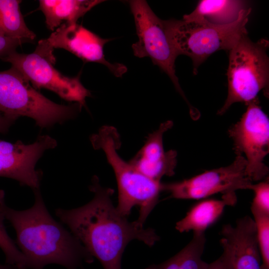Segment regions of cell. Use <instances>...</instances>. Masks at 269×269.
<instances>
[{
  "label": "cell",
  "instance_id": "obj_19",
  "mask_svg": "<svg viewBox=\"0 0 269 269\" xmlns=\"http://www.w3.org/2000/svg\"><path fill=\"white\" fill-rule=\"evenodd\" d=\"M21 0H0V33L10 38L33 40L35 34L26 26L19 4Z\"/></svg>",
  "mask_w": 269,
  "mask_h": 269
},
{
  "label": "cell",
  "instance_id": "obj_12",
  "mask_svg": "<svg viewBox=\"0 0 269 269\" xmlns=\"http://www.w3.org/2000/svg\"><path fill=\"white\" fill-rule=\"evenodd\" d=\"M112 40L103 38L77 23L62 24L45 39L53 49H65L85 62L103 64L116 77H121L127 71V67L111 63L105 57L104 45Z\"/></svg>",
  "mask_w": 269,
  "mask_h": 269
},
{
  "label": "cell",
  "instance_id": "obj_3",
  "mask_svg": "<svg viewBox=\"0 0 269 269\" xmlns=\"http://www.w3.org/2000/svg\"><path fill=\"white\" fill-rule=\"evenodd\" d=\"M90 139L95 149L103 150L114 171L118 188V211L127 217L134 206H138L136 221L143 225L158 202L162 183L147 177L119 155L117 150L121 146L120 137L113 127H102Z\"/></svg>",
  "mask_w": 269,
  "mask_h": 269
},
{
  "label": "cell",
  "instance_id": "obj_25",
  "mask_svg": "<svg viewBox=\"0 0 269 269\" xmlns=\"http://www.w3.org/2000/svg\"><path fill=\"white\" fill-rule=\"evenodd\" d=\"M13 122L0 114V133H6Z\"/></svg>",
  "mask_w": 269,
  "mask_h": 269
},
{
  "label": "cell",
  "instance_id": "obj_17",
  "mask_svg": "<svg viewBox=\"0 0 269 269\" xmlns=\"http://www.w3.org/2000/svg\"><path fill=\"white\" fill-rule=\"evenodd\" d=\"M247 8L243 0H202L191 13L183 16V19L225 25L236 20L241 11Z\"/></svg>",
  "mask_w": 269,
  "mask_h": 269
},
{
  "label": "cell",
  "instance_id": "obj_9",
  "mask_svg": "<svg viewBox=\"0 0 269 269\" xmlns=\"http://www.w3.org/2000/svg\"><path fill=\"white\" fill-rule=\"evenodd\" d=\"M246 105V112L228 130V134L236 155H245L247 176L257 181L267 178L269 173L264 160L269 152V119L259 105L258 97Z\"/></svg>",
  "mask_w": 269,
  "mask_h": 269
},
{
  "label": "cell",
  "instance_id": "obj_8",
  "mask_svg": "<svg viewBox=\"0 0 269 269\" xmlns=\"http://www.w3.org/2000/svg\"><path fill=\"white\" fill-rule=\"evenodd\" d=\"M134 16L138 41L132 49L138 58L149 57L169 77L176 90L189 105L176 75L175 62L178 56L166 31L163 20L158 17L143 0H129Z\"/></svg>",
  "mask_w": 269,
  "mask_h": 269
},
{
  "label": "cell",
  "instance_id": "obj_15",
  "mask_svg": "<svg viewBox=\"0 0 269 269\" xmlns=\"http://www.w3.org/2000/svg\"><path fill=\"white\" fill-rule=\"evenodd\" d=\"M101 0H40L39 9L45 17L47 27L54 31L64 23H76L77 20Z\"/></svg>",
  "mask_w": 269,
  "mask_h": 269
},
{
  "label": "cell",
  "instance_id": "obj_7",
  "mask_svg": "<svg viewBox=\"0 0 269 269\" xmlns=\"http://www.w3.org/2000/svg\"><path fill=\"white\" fill-rule=\"evenodd\" d=\"M53 51L45 39H42L33 52L21 54L15 51L1 60L10 63L35 89H46L65 101L74 102L81 107H85L86 98L91 95L90 92L81 83L80 74L69 77L54 68Z\"/></svg>",
  "mask_w": 269,
  "mask_h": 269
},
{
  "label": "cell",
  "instance_id": "obj_21",
  "mask_svg": "<svg viewBox=\"0 0 269 269\" xmlns=\"http://www.w3.org/2000/svg\"><path fill=\"white\" fill-rule=\"evenodd\" d=\"M257 229L262 263V269H269V214L251 207Z\"/></svg>",
  "mask_w": 269,
  "mask_h": 269
},
{
  "label": "cell",
  "instance_id": "obj_5",
  "mask_svg": "<svg viewBox=\"0 0 269 269\" xmlns=\"http://www.w3.org/2000/svg\"><path fill=\"white\" fill-rule=\"evenodd\" d=\"M81 108L78 103L60 105L48 99L12 66L0 71V114L14 122L25 116L48 128L74 118Z\"/></svg>",
  "mask_w": 269,
  "mask_h": 269
},
{
  "label": "cell",
  "instance_id": "obj_18",
  "mask_svg": "<svg viewBox=\"0 0 269 269\" xmlns=\"http://www.w3.org/2000/svg\"><path fill=\"white\" fill-rule=\"evenodd\" d=\"M206 238L204 233H193L191 241L172 258L145 269H206L208 264L202 260Z\"/></svg>",
  "mask_w": 269,
  "mask_h": 269
},
{
  "label": "cell",
  "instance_id": "obj_26",
  "mask_svg": "<svg viewBox=\"0 0 269 269\" xmlns=\"http://www.w3.org/2000/svg\"><path fill=\"white\" fill-rule=\"evenodd\" d=\"M0 269H18L11 265L5 264L4 265L0 264Z\"/></svg>",
  "mask_w": 269,
  "mask_h": 269
},
{
  "label": "cell",
  "instance_id": "obj_23",
  "mask_svg": "<svg viewBox=\"0 0 269 269\" xmlns=\"http://www.w3.org/2000/svg\"><path fill=\"white\" fill-rule=\"evenodd\" d=\"M220 244L223 249V254L216 261L208 264L206 269H234L233 257L229 246L222 239Z\"/></svg>",
  "mask_w": 269,
  "mask_h": 269
},
{
  "label": "cell",
  "instance_id": "obj_14",
  "mask_svg": "<svg viewBox=\"0 0 269 269\" xmlns=\"http://www.w3.org/2000/svg\"><path fill=\"white\" fill-rule=\"evenodd\" d=\"M223 239L229 246L234 269H262L261 256L254 220L249 216L238 219L236 225L223 226Z\"/></svg>",
  "mask_w": 269,
  "mask_h": 269
},
{
  "label": "cell",
  "instance_id": "obj_2",
  "mask_svg": "<svg viewBox=\"0 0 269 269\" xmlns=\"http://www.w3.org/2000/svg\"><path fill=\"white\" fill-rule=\"evenodd\" d=\"M34 203L24 210L8 207L0 190V211L14 229L16 244L28 261L30 269H43L57 264L67 269L82 268L94 257L70 232L49 214L40 189L33 190Z\"/></svg>",
  "mask_w": 269,
  "mask_h": 269
},
{
  "label": "cell",
  "instance_id": "obj_16",
  "mask_svg": "<svg viewBox=\"0 0 269 269\" xmlns=\"http://www.w3.org/2000/svg\"><path fill=\"white\" fill-rule=\"evenodd\" d=\"M236 199L222 197L221 200L204 199L193 206L186 216L177 222L175 229L180 233L193 231L204 233L221 216L226 205H233Z\"/></svg>",
  "mask_w": 269,
  "mask_h": 269
},
{
  "label": "cell",
  "instance_id": "obj_20",
  "mask_svg": "<svg viewBox=\"0 0 269 269\" xmlns=\"http://www.w3.org/2000/svg\"><path fill=\"white\" fill-rule=\"evenodd\" d=\"M5 219L0 211V248L5 257V263L18 269H30L29 264L8 235L4 224Z\"/></svg>",
  "mask_w": 269,
  "mask_h": 269
},
{
  "label": "cell",
  "instance_id": "obj_24",
  "mask_svg": "<svg viewBox=\"0 0 269 269\" xmlns=\"http://www.w3.org/2000/svg\"><path fill=\"white\" fill-rule=\"evenodd\" d=\"M26 42L24 40L6 37L0 33V59H2L16 51L18 46Z\"/></svg>",
  "mask_w": 269,
  "mask_h": 269
},
{
  "label": "cell",
  "instance_id": "obj_11",
  "mask_svg": "<svg viewBox=\"0 0 269 269\" xmlns=\"http://www.w3.org/2000/svg\"><path fill=\"white\" fill-rule=\"evenodd\" d=\"M57 141L49 135H39L35 141L25 144L0 139V177L14 179L32 190L39 189L42 171L35 165L44 151L53 149Z\"/></svg>",
  "mask_w": 269,
  "mask_h": 269
},
{
  "label": "cell",
  "instance_id": "obj_10",
  "mask_svg": "<svg viewBox=\"0 0 269 269\" xmlns=\"http://www.w3.org/2000/svg\"><path fill=\"white\" fill-rule=\"evenodd\" d=\"M246 163L245 157L238 155L228 166L181 181L162 183V190L169 192L170 197L175 199H200L221 193L222 197L237 199L236 191L250 189L253 184L245 172Z\"/></svg>",
  "mask_w": 269,
  "mask_h": 269
},
{
  "label": "cell",
  "instance_id": "obj_4",
  "mask_svg": "<svg viewBox=\"0 0 269 269\" xmlns=\"http://www.w3.org/2000/svg\"><path fill=\"white\" fill-rule=\"evenodd\" d=\"M251 8L243 9L235 21L217 25L204 21L170 19L163 20L170 41L177 54L192 61L193 72L211 54L219 50L229 51L244 34Z\"/></svg>",
  "mask_w": 269,
  "mask_h": 269
},
{
  "label": "cell",
  "instance_id": "obj_6",
  "mask_svg": "<svg viewBox=\"0 0 269 269\" xmlns=\"http://www.w3.org/2000/svg\"><path fill=\"white\" fill-rule=\"evenodd\" d=\"M269 41H252L243 35L230 50L227 76L228 95L217 114L223 115L234 103H246L257 98L262 90L269 97Z\"/></svg>",
  "mask_w": 269,
  "mask_h": 269
},
{
  "label": "cell",
  "instance_id": "obj_22",
  "mask_svg": "<svg viewBox=\"0 0 269 269\" xmlns=\"http://www.w3.org/2000/svg\"><path fill=\"white\" fill-rule=\"evenodd\" d=\"M255 196L251 207L269 214V179L257 184H252L251 188Z\"/></svg>",
  "mask_w": 269,
  "mask_h": 269
},
{
  "label": "cell",
  "instance_id": "obj_1",
  "mask_svg": "<svg viewBox=\"0 0 269 269\" xmlns=\"http://www.w3.org/2000/svg\"><path fill=\"white\" fill-rule=\"evenodd\" d=\"M89 188L94 196L89 203L70 210L57 208L55 213L104 269H121L123 252L131 241L151 247L159 240L153 229L120 214L111 200L114 190L102 187L97 176Z\"/></svg>",
  "mask_w": 269,
  "mask_h": 269
},
{
  "label": "cell",
  "instance_id": "obj_13",
  "mask_svg": "<svg viewBox=\"0 0 269 269\" xmlns=\"http://www.w3.org/2000/svg\"><path fill=\"white\" fill-rule=\"evenodd\" d=\"M173 126L171 121L161 123L158 129L150 134L141 148L129 162L147 177L160 182L163 176L174 174L177 153L173 150L165 151L163 135Z\"/></svg>",
  "mask_w": 269,
  "mask_h": 269
}]
</instances>
